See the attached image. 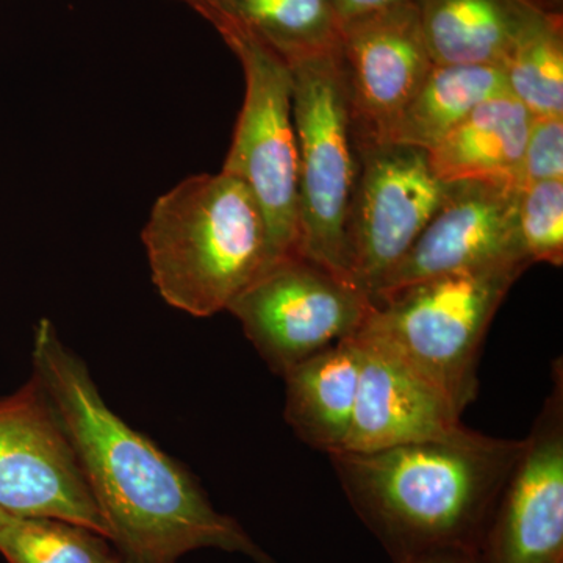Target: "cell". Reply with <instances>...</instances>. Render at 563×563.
Instances as JSON below:
<instances>
[{
    "label": "cell",
    "instance_id": "cell-1",
    "mask_svg": "<svg viewBox=\"0 0 563 563\" xmlns=\"http://www.w3.org/2000/svg\"><path fill=\"white\" fill-rule=\"evenodd\" d=\"M33 374L60 420L85 483L131 563H176L201 548L276 563L239 521L218 512L206 493L146 435L110 409L87 363L49 320L33 340Z\"/></svg>",
    "mask_w": 563,
    "mask_h": 563
},
{
    "label": "cell",
    "instance_id": "cell-2",
    "mask_svg": "<svg viewBox=\"0 0 563 563\" xmlns=\"http://www.w3.org/2000/svg\"><path fill=\"white\" fill-rule=\"evenodd\" d=\"M521 444L463 426L442 440L329 459L355 515L401 563L440 550L479 553Z\"/></svg>",
    "mask_w": 563,
    "mask_h": 563
},
{
    "label": "cell",
    "instance_id": "cell-3",
    "mask_svg": "<svg viewBox=\"0 0 563 563\" xmlns=\"http://www.w3.org/2000/svg\"><path fill=\"white\" fill-rule=\"evenodd\" d=\"M152 282L174 309L207 318L268 266L261 206L231 174H198L161 196L144 225Z\"/></svg>",
    "mask_w": 563,
    "mask_h": 563
},
{
    "label": "cell",
    "instance_id": "cell-4",
    "mask_svg": "<svg viewBox=\"0 0 563 563\" xmlns=\"http://www.w3.org/2000/svg\"><path fill=\"white\" fill-rule=\"evenodd\" d=\"M529 266L501 263L418 282L374 302L357 333L390 347L463 413L479 391L493 318Z\"/></svg>",
    "mask_w": 563,
    "mask_h": 563
},
{
    "label": "cell",
    "instance_id": "cell-5",
    "mask_svg": "<svg viewBox=\"0 0 563 563\" xmlns=\"http://www.w3.org/2000/svg\"><path fill=\"white\" fill-rule=\"evenodd\" d=\"M201 16L242 63L246 92L221 172L244 181L257 199L272 266L299 254L298 140L290 66L228 11L211 9Z\"/></svg>",
    "mask_w": 563,
    "mask_h": 563
},
{
    "label": "cell",
    "instance_id": "cell-6",
    "mask_svg": "<svg viewBox=\"0 0 563 563\" xmlns=\"http://www.w3.org/2000/svg\"><path fill=\"white\" fill-rule=\"evenodd\" d=\"M288 66L298 140V252L352 282L346 268L344 224L361 173V151L342 49Z\"/></svg>",
    "mask_w": 563,
    "mask_h": 563
},
{
    "label": "cell",
    "instance_id": "cell-7",
    "mask_svg": "<svg viewBox=\"0 0 563 563\" xmlns=\"http://www.w3.org/2000/svg\"><path fill=\"white\" fill-rule=\"evenodd\" d=\"M372 299L357 285L301 254L268 266L228 307L273 373L355 335Z\"/></svg>",
    "mask_w": 563,
    "mask_h": 563
},
{
    "label": "cell",
    "instance_id": "cell-8",
    "mask_svg": "<svg viewBox=\"0 0 563 563\" xmlns=\"http://www.w3.org/2000/svg\"><path fill=\"white\" fill-rule=\"evenodd\" d=\"M358 151L361 173L344 224L346 268L373 301L439 209L446 184L432 173L428 151L401 144Z\"/></svg>",
    "mask_w": 563,
    "mask_h": 563
},
{
    "label": "cell",
    "instance_id": "cell-9",
    "mask_svg": "<svg viewBox=\"0 0 563 563\" xmlns=\"http://www.w3.org/2000/svg\"><path fill=\"white\" fill-rule=\"evenodd\" d=\"M0 507L21 518H57L110 532L65 429L35 377L0 398Z\"/></svg>",
    "mask_w": 563,
    "mask_h": 563
},
{
    "label": "cell",
    "instance_id": "cell-10",
    "mask_svg": "<svg viewBox=\"0 0 563 563\" xmlns=\"http://www.w3.org/2000/svg\"><path fill=\"white\" fill-rule=\"evenodd\" d=\"M523 439L479 547L481 563H563V365Z\"/></svg>",
    "mask_w": 563,
    "mask_h": 563
},
{
    "label": "cell",
    "instance_id": "cell-11",
    "mask_svg": "<svg viewBox=\"0 0 563 563\" xmlns=\"http://www.w3.org/2000/svg\"><path fill=\"white\" fill-rule=\"evenodd\" d=\"M520 191L515 185L490 181L446 184L439 209L385 277L372 302L450 274L510 262L532 265L518 233Z\"/></svg>",
    "mask_w": 563,
    "mask_h": 563
},
{
    "label": "cell",
    "instance_id": "cell-12",
    "mask_svg": "<svg viewBox=\"0 0 563 563\" xmlns=\"http://www.w3.org/2000/svg\"><path fill=\"white\" fill-rule=\"evenodd\" d=\"M340 49L357 144H385L433 66L417 0L343 22Z\"/></svg>",
    "mask_w": 563,
    "mask_h": 563
},
{
    "label": "cell",
    "instance_id": "cell-13",
    "mask_svg": "<svg viewBox=\"0 0 563 563\" xmlns=\"http://www.w3.org/2000/svg\"><path fill=\"white\" fill-rule=\"evenodd\" d=\"M361 377L343 451H377L442 440L463 428L444 393L385 344L355 333Z\"/></svg>",
    "mask_w": 563,
    "mask_h": 563
},
{
    "label": "cell",
    "instance_id": "cell-14",
    "mask_svg": "<svg viewBox=\"0 0 563 563\" xmlns=\"http://www.w3.org/2000/svg\"><path fill=\"white\" fill-rule=\"evenodd\" d=\"M362 350L354 335L282 374L285 421L301 442L325 454L343 451L350 435Z\"/></svg>",
    "mask_w": 563,
    "mask_h": 563
},
{
    "label": "cell",
    "instance_id": "cell-15",
    "mask_svg": "<svg viewBox=\"0 0 563 563\" xmlns=\"http://www.w3.org/2000/svg\"><path fill=\"white\" fill-rule=\"evenodd\" d=\"M531 118L510 92L493 96L428 151L432 173L443 184L490 181L520 187Z\"/></svg>",
    "mask_w": 563,
    "mask_h": 563
},
{
    "label": "cell",
    "instance_id": "cell-16",
    "mask_svg": "<svg viewBox=\"0 0 563 563\" xmlns=\"http://www.w3.org/2000/svg\"><path fill=\"white\" fill-rule=\"evenodd\" d=\"M433 65H503L539 7L529 0H417ZM544 11V10H543Z\"/></svg>",
    "mask_w": 563,
    "mask_h": 563
},
{
    "label": "cell",
    "instance_id": "cell-17",
    "mask_svg": "<svg viewBox=\"0 0 563 563\" xmlns=\"http://www.w3.org/2000/svg\"><path fill=\"white\" fill-rule=\"evenodd\" d=\"M507 91L503 68L496 66H439L402 110L387 143L431 151L477 106Z\"/></svg>",
    "mask_w": 563,
    "mask_h": 563
},
{
    "label": "cell",
    "instance_id": "cell-18",
    "mask_svg": "<svg viewBox=\"0 0 563 563\" xmlns=\"http://www.w3.org/2000/svg\"><path fill=\"white\" fill-rule=\"evenodd\" d=\"M214 9L231 13L287 65L340 49L333 0H231Z\"/></svg>",
    "mask_w": 563,
    "mask_h": 563
},
{
    "label": "cell",
    "instance_id": "cell-19",
    "mask_svg": "<svg viewBox=\"0 0 563 563\" xmlns=\"http://www.w3.org/2000/svg\"><path fill=\"white\" fill-rule=\"evenodd\" d=\"M507 92L531 117H563V18L539 10L501 65Z\"/></svg>",
    "mask_w": 563,
    "mask_h": 563
},
{
    "label": "cell",
    "instance_id": "cell-20",
    "mask_svg": "<svg viewBox=\"0 0 563 563\" xmlns=\"http://www.w3.org/2000/svg\"><path fill=\"white\" fill-rule=\"evenodd\" d=\"M109 540L57 518L13 517L0 528V554L9 563H107Z\"/></svg>",
    "mask_w": 563,
    "mask_h": 563
},
{
    "label": "cell",
    "instance_id": "cell-21",
    "mask_svg": "<svg viewBox=\"0 0 563 563\" xmlns=\"http://www.w3.org/2000/svg\"><path fill=\"white\" fill-rule=\"evenodd\" d=\"M518 233L529 261L563 265V180L521 188Z\"/></svg>",
    "mask_w": 563,
    "mask_h": 563
},
{
    "label": "cell",
    "instance_id": "cell-22",
    "mask_svg": "<svg viewBox=\"0 0 563 563\" xmlns=\"http://www.w3.org/2000/svg\"><path fill=\"white\" fill-rule=\"evenodd\" d=\"M563 180V117H532L521 161L520 187Z\"/></svg>",
    "mask_w": 563,
    "mask_h": 563
},
{
    "label": "cell",
    "instance_id": "cell-23",
    "mask_svg": "<svg viewBox=\"0 0 563 563\" xmlns=\"http://www.w3.org/2000/svg\"><path fill=\"white\" fill-rule=\"evenodd\" d=\"M404 2L409 0H333L340 24Z\"/></svg>",
    "mask_w": 563,
    "mask_h": 563
},
{
    "label": "cell",
    "instance_id": "cell-24",
    "mask_svg": "<svg viewBox=\"0 0 563 563\" xmlns=\"http://www.w3.org/2000/svg\"><path fill=\"white\" fill-rule=\"evenodd\" d=\"M401 563H481V558L477 551L472 550H440Z\"/></svg>",
    "mask_w": 563,
    "mask_h": 563
},
{
    "label": "cell",
    "instance_id": "cell-25",
    "mask_svg": "<svg viewBox=\"0 0 563 563\" xmlns=\"http://www.w3.org/2000/svg\"><path fill=\"white\" fill-rule=\"evenodd\" d=\"M179 2L187 3L190 5L192 10L198 11L199 14L202 11L214 9V7L225 5V3L231 2V0H179Z\"/></svg>",
    "mask_w": 563,
    "mask_h": 563
},
{
    "label": "cell",
    "instance_id": "cell-26",
    "mask_svg": "<svg viewBox=\"0 0 563 563\" xmlns=\"http://www.w3.org/2000/svg\"><path fill=\"white\" fill-rule=\"evenodd\" d=\"M529 2H531L532 5L539 7L540 10L562 14L563 0H529Z\"/></svg>",
    "mask_w": 563,
    "mask_h": 563
},
{
    "label": "cell",
    "instance_id": "cell-27",
    "mask_svg": "<svg viewBox=\"0 0 563 563\" xmlns=\"http://www.w3.org/2000/svg\"><path fill=\"white\" fill-rule=\"evenodd\" d=\"M11 518H13V515L7 514L5 510L0 507V528H2L3 525L9 523Z\"/></svg>",
    "mask_w": 563,
    "mask_h": 563
},
{
    "label": "cell",
    "instance_id": "cell-28",
    "mask_svg": "<svg viewBox=\"0 0 563 563\" xmlns=\"http://www.w3.org/2000/svg\"><path fill=\"white\" fill-rule=\"evenodd\" d=\"M107 563H131L129 561H125L124 558H122V555L118 554V555H113L111 554V558L109 559V562Z\"/></svg>",
    "mask_w": 563,
    "mask_h": 563
}]
</instances>
